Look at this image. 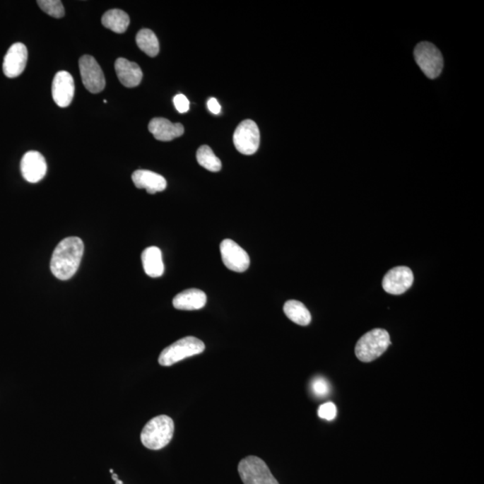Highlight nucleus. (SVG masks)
Returning <instances> with one entry per match:
<instances>
[{"mask_svg":"<svg viewBox=\"0 0 484 484\" xmlns=\"http://www.w3.org/2000/svg\"><path fill=\"white\" fill-rule=\"evenodd\" d=\"M80 74L85 88L92 93H99L105 90V78L101 66L93 57L85 55L79 59Z\"/></svg>","mask_w":484,"mask_h":484,"instance_id":"6e6552de","label":"nucleus"},{"mask_svg":"<svg viewBox=\"0 0 484 484\" xmlns=\"http://www.w3.org/2000/svg\"><path fill=\"white\" fill-rule=\"evenodd\" d=\"M413 54L417 65L427 78H439L443 70L444 61L442 52L435 45L428 42H420L415 47Z\"/></svg>","mask_w":484,"mask_h":484,"instance_id":"39448f33","label":"nucleus"},{"mask_svg":"<svg viewBox=\"0 0 484 484\" xmlns=\"http://www.w3.org/2000/svg\"><path fill=\"white\" fill-rule=\"evenodd\" d=\"M173 102L176 107L177 111L180 113H186L189 110V102L185 95H178L173 99Z\"/></svg>","mask_w":484,"mask_h":484,"instance_id":"a878e982","label":"nucleus"},{"mask_svg":"<svg viewBox=\"0 0 484 484\" xmlns=\"http://www.w3.org/2000/svg\"><path fill=\"white\" fill-rule=\"evenodd\" d=\"M75 95V82L66 71L57 73L52 82V97L56 105L66 108L71 105Z\"/></svg>","mask_w":484,"mask_h":484,"instance_id":"f8f14e48","label":"nucleus"},{"mask_svg":"<svg viewBox=\"0 0 484 484\" xmlns=\"http://www.w3.org/2000/svg\"><path fill=\"white\" fill-rule=\"evenodd\" d=\"M132 180L138 189H145L149 194L162 192L166 189L167 182L162 175L146 171L138 170L132 175Z\"/></svg>","mask_w":484,"mask_h":484,"instance_id":"f3484780","label":"nucleus"},{"mask_svg":"<svg viewBox=\"0 0 484 484\" xmlns=\"http://www.w3.org/2000/svg\"><path fill=\"white\" fill-rule=\"evenodd\" d=\"M115 70L117 76L123 85L128 88H136L140 85L143 78V72L135 62L119 58L116 60Z\"/></svg>","mask_w":484,"mask_h":484,"instance_id":"2eb2a0df","label":"nucleus"},{"mask_svg":"<svg viewBox=\"0 0 484 484\" xmlns=\"http://www.w3.org/2000/svg\"><path fill=\"white\" fill-rule=\"evenodd\" d=\"M208 298L201 290L188 289L179 293L172 300L173 307L179 310H198L206 306Z\"/></svg>","mask_w":484,"mask_h":484,"instance_id":"dca6fc26","label":"nucleus"},{"mask_svg":"<svg viewBox=\"0 0 484 484\" xmlns=\"http://www.w3.org/2000/svg\"><path fill=\"white\" fill-rule=\"evenodd\" d=\"M233 143L242 155H254L258 151L260 143L258 125L252 119H246L240 123L233 134Z\"/></svg>","mask_w":484,"mask_h":484,"instance_id":"0eeeda50","label":"nucleus"},{"mask_svg":"<svg viewBox=\"0 0 484 484\" xmlns=\"http://www.w3.org/2000/svg\"><path fill=\"white\" fill-rule=\"evenodd\" d=\"M413 283L412 270L406 266H397L387 272L382 281L383 289L387 293L400 295L411 288Z\"/></svg>","mask_w":484,"mask_h":484,"instance_id":"9d476101","label":"nucleus"},{"mask_svg":"<svg viewBox=\"0 0 484 484\" xmlns=\"http://www.w3.org/2000/svg\"><path fill=\"white\" fill-rule=\"evenodd\" d=\"M83 250L85 246L78 237L62 240L52 254L51 270L53 276L62 281L74 276L81 263Z\"/></svg>","mask_w":484,"mask_h":484,"instance_id":"f257e3e1","label":"nucleus"},{"mask_svg":"<svg viewBox=\"0 0 484 484\" xmlns=\"http://www.w3.org/2000/svg\"><path fill=\"white\" fill-rule=\"evenodd\" d=\"M283 312H285L287 318L297 325L306 326L312 322V315H310L309 309L298 300H290L286 302L283 306Z\"/></svg>","mask_w":484,"mask_h":484,"instance_id":"6ab92c4d","label":"nucleus"},{"mask_svg":"<svg viewBox=\"0 0 484 484\" xmlns=\"http://www.w3.org/2000/svg\"><path fill=\"white\" fill-rule=\"evenodd\" d=\"M23 179L30 183H37L45 178L47 163L45 157L36 151H30L23 155L21 161Z\"/></svg>","mask_w":484,"mask_h":484,"instance_id":"ddd939ff","label":"nucleus"},{"mask_svg":"<svg viewBox=\"0 0 484 484\" xmlns=\"http://www.w3.org/2000/svg\"><path fill=\"white\" fill-rule=\"evenodd\" d=\"M110 472H111V473H114V471H113L112 469H111V470H110Z\"/></svg>","mask_w":484,"mask_h":484,"instance_id":"c85d7f7f","label":"nucleus"},{"mask_svg":"<svg viewBox=\"0 0 484 484\" xmlns=\"http://www.w3.org/2000/svg\"><path fill=\"white\" fill-rule=\"evenodd\" d=\"M238 472L244 484H279L268 466L258 456H247L240 462Z\"/></svg>","mask_w":484,"mask_h":484,"instance_id":"423d86ee","label":"nucleus"},{"mask_svg":"<svg viewBox=\"0 0 484 484\" xmlns=\"http://www.w3.org/2000/svg\"><path fill=\"white\" fill-rule=\"evenodd\" d=\"M196 160L199 165L209 172H217L221 171V160L213 153L208 146H202L196 152Z\"/></svg>","mask_w":484,"mask_h":484,"instance_id":"4be33fe9","label":"nucleus"},{"mask_svg":"<svg viewBox=\"0 0 484 484\" xmlns=\"http://www.w3.org/2000/svg\"><path fill=\"white\" fill-rule=\"evenodd\" d=\"M205 348V343L201 340L194 336H187L163 349L158 362L162 366H172L189 357L200 355Z\"/></svg>","mask_w":484,"mask_h":484,"instance_id":"20e7f679","label":"nucleus"},{"mask_svg":"<svg viewBox=\"0 0 484 484\" xmlns=\"http://www.w3.org/2000/svg\"><path fill=\"white\" fill-rule=\"evenodd\" d=\"M222 260L227 268L233 272H245L249 268V254L232 240H223L220 245Z\"/></svg>","mask_w":484,"mask_h":484,"instance_id":"1a4fd4ad","label":"nucleus"},{"mask_svg":"<svg viewBox=\"0 0 484 484\" xmlns=\"http://www.w3.org/2000/svg\"><path fill=\"white\" fill-rule=\"evenodd\" d=\"M149 131L159 141L168 142L184 134V126L165 118H155L150 122Z\"/></svg>","mask_w":484,"mask_h":484,"instance_id":"4468645a","label":"nucleus"},{"mask_svg":"<svg viewBox=\"0 0 484 484\" xmlns=\"http://www.w3.org/2000/svg\"><path fill=\"white\" fill-rule=\"evenodd\" d=\"M115 483H116V484H123L122 480H119V479H118V480H115Z\"/></svg>","mask_w":484,"mask_h":484,"instance_id":"cd10ccee","label":"nucleus"},{"mask_svg":"<svg viewBox=\"0 0 484 484\" xmlns=\"http://www.w3.org/2000/svg\"><path fill=\"white\" fill-rule=\"evenodd\" d=\"M102 23L105 28L116 33H123L128 29L130 19L126 12L120 9H112L102 16Z\"/></svg>","mask_w":484,"mask_h":484,"instance_id":"aec40b11","label":"nucleus"},{"mask_svg":"<svg viewBox=\"0 0 484 484\" xmlns=\"http://www.w3.org/2000/svg\"><path fill=\"white\" fill-rule=\"evenodd\" d=\"M312 389L314 395L318 397H325L329 395L330 392V385L326 379L316 378L312 383Z\"/></svg>","mask_w":484,"mask_h":484,"instance_id":"b1692460","label":"nucleus"},{"mask_svg":"<svg viewBox=\"0 0 484 484\" xmlns=\"http://www.w3.org/2000/svg\"><path fill=\"white\" fill-rule=\"evenodd\" d=\"M320 418L329 420H335L337 413V408L335 403L329 402L320 406L318 411Z\"/></svg>","mask_w":484,"mask_h":484,"instance_id":"393cba45","label":"nucleus"},{"mask_svg":"<svg viewBox=\"0 0 484 484\" xmlns=\"http://www.w3.org/2000/svg\"><path fill=\"white\" fill-rule=\"evenodd\" d=\"M136 45L142 52L149 57H156L160 52L158 39L155 33L149 29H142L138 33L136 37Z\"/></svg>","mask_w":484,"mask_h":484,"instance_id":"412c9836","label":"nucleus"},{"mask_svg":"<svg viewBox=\"0 0 484 484\" xmlns=\"http://www.w3.org/2000/svg\"><path fill=\"white\" fill-rule=\"evenodd\" d=\"M175 434V423L171 417L163 415L150 420L141 432L143 446L151 450L165 447L172 439Z\"/></svg>","mask_w":484,"mask_h":484,"instance_id":"f03ea898","label":"nucleus"},{"mask_svg":"<svg viewBox=\"0 0 484 484\" xmlns=\"http://www.w3.org/2000/svg\"><path fill=\"white\" fill-rule=\"evenodd\" d=\"M390 345L391 341L389 332L385 329H375L360 337L356 343L355 355L360 362H373L382 356Z\"/></svg>","mask_w":484,"mask_h":484,"instance_id":"7ed1b4c3","label":"nucleus"},{"mask_svg":"<svg viewBox=\"0 0 484 484\" xmlns=\"http://www.w3.org/2000/svg\"><path fill=\"white\" fill-rule=\"evenodd\" d=\"M37 4L46 14L55 18H61L65 16V8L59 0H39Z\"/></svg>","mask_w":484,"mask_h":484,"instance_id":"5701e85b","label":"nucleus"},{"mask_svg":"<svg viewBox=\"0 0 484 484\" xmlns=\"http://www.w3.org/2000/svg\"><path fill=\"white\" fill-rule=\"evenodd\" d=\"M28 52L25 45L15 43L10 47L3 62V72L9 78H18L22 74L28 63Z\"/></svg>","mask_w":484,"mask_h":484,"instance_id":"9b49d317","label":"nucleus"},{"mask_svg":"<svg viewBox=\"0 0 484 484\" xmlns=\"http://www.w3.org/2000/svg\"><path fill=\"white\" fill-rule=\"evenodd\" d=\"M208 107L209 111L213 113V114H219L221 112L222 107L216 98H211L208 102Z\"/></svg>","mask_w":484,"mask_h":484,"instance_id":"bb28decb","label":"nucleus"},{"mask_svg":"<svg viewBox=\"0 0 484 484\" xmlns=\"http://www.w3.org/2000/svg\"><path fill=\"white\" fill-rule=\"evenodd\" d=\"M141 259L143 270L148 276L157 278L165 273L163 254L161 249L157 247H149L143 250Z\"/></svg>","mask_w":484,"mask_h":484,"instance_id":"a211bd4d","label":"nucleus"}]
</instances>
